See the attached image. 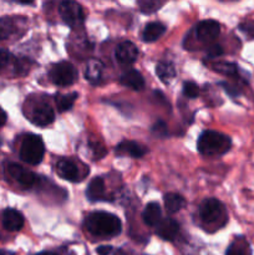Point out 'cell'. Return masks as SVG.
I'll list each match as a JSON object with an SVG mask.
<instances>
[{
    "instance_id": "cell-4",
    "label": "cell",
    "mask_w": 254,
    "mask_h": 255,
    "mask_svg": "<svg viewBox=\"0 0 254 255\" xmlns=\"http://www.w3.org/2000/svg\"><path fill=\"white\" fill-rule=\"evenodd\" d=\"M45 154V146L41 137L36 134H27L20 147V159L25 163L36 166L42 161Z\"/></svg>"
},
{
    "instance_id": "cell-28",
    "label": "cell",
    "mask_w": 254,
    "mask_h": 255,
    "mask_svg": "<svg viewBox=\"0 0 254 255\" xmlns=\"http://www.w3.org/2000/svg\"><path fill=\"white\" fill-rule=\"evenodd\" d=\"M241 30L246 32L249 37H254V20L252 21H246L243 24H241Z\"/></svg>"
},
{
    "instance_id": "cell-13",
    "label": "cell",
    "mask_w": 254,
    "mask_h": 255,
    "mask_svg": "<svg viewBox=\"0 0 254 255\" xmlns=\"http://www.w3.org/2000/svg\"><path fill=\"white\" fill-rule=\"evenodd\" d=\"M146 147L134 141H122L116 147V153L119 156H128L132 158H141L146 154Z\"/></svg>"
},
{
    "instance_id": "cell-16",
    "label": "cell",
    "mask_w": 254,
    "mask_h": 255,
    "mask_svg": "<svg viewBox=\"0 0 254 255\" xmlns=\"http://www.w3.org/2000/svg\"><path fill=\"white\" fill-rule=\"evenodd\" d=\"M86 196L91 202L105 201L106 199V194H105L104 179L100 178V177L92 178L91 182L89 183V187H87Z\"/></svg>"
},
{
    "instance_id": "cell-5",
    "label": "cell",
    "mask_w": 254,
    "mask_h": 255,
    "mask_svg": "<svg viewBox=\"0 0 254 255\" xmlns=\"http://www.w3.org/2000/svg\"><path fill=\"white\" fill-rule=\"evenodd\" d=\"M50 79L55 85L61 87L71 86L77 80V71L74 65L67 61H61L54 65L50 71Z\"/></svg>"
},
{
    "instance_id": "cell-14",
    "label": "cell",
    "mask_w": 254,
    "mask_h": 255,
    "mask_svg": "<svg viewBox=\"0 0 254 255\" xmlns=\"http://www.w3.org/2000/svg\"><path fill=\"white\" fill-rule=\"evenodd\" d=\"M2 226L9 232H17L24 227V217L16 209H5L2 213Z\"/></svg>"
},
{
    "instance_id": "cell-11",
    "label": "cell",
    "mask_w": 254,
    "mask_h": 255,
    "mask_svg": "<svg viewBox=\"0 0 254 255\" xmlns=\"http://www.w3.org/2000/svg\"><path fill=\"white\" fill-rule=\"evenodd\" d=\"M156 227V234L163 241H174L179 234V224L173 218L162 219Z\"/></svg>"
},
{
    "instance_id": "cell-26",
    "label": "cell",
    "mask_w": 254,
    "mask_h": 255,
    "mask_svg": "<svg viewBox=\"0 0 254 255\" xmlns=\"http://www.w3.org/2000/svg\"><path fill=\"white\" fill-rule=\"evenodd\" d=\"M163 1H157V0H139L137 2L139 10H141L143 14H153L156 12L159 7L163 6Z\"/></svg>"
},
{
    "instance_id": "cell-31",
    "label": "cell",
    "mask_w": 254,
    "mask_h": 255,
    "mask_svg": "<svg viewBox=\"0 0 254 255\" xmlns=\"http://www.w3.org/2000/svg\"><path fill=\"white\" fill-rule=\"evenodd\" d=\"M153 133L158 134V136H166L167 134V126L162 121H158L152 128Z\"/></svg>"
},
{
    "instance_id": "cell-33",
    "label": "cell",
    "mask_w": 254,
    "mask_h": 255,
    "mask_svg": "<svg viewBox=\"0 0 254 255\" xmlns=\"http://www.w3.org/2000/svg\"><path fill=\"white\" fill-rule=\"evenodd\" d=\"M6 114H5V111L4 110L1 109V107H0V127L1 126H4L5 124H6Z\"/></svg>"
},
{
    "instance_id": "cell-25",
    "label": "cell",
    "mask_w": 254,
    "mask_h": 255,
    "mask_svg": "<svg viewBox=\"0 0 254 255\" xmlns=\"http://www.w3.org/2000/svg\"><path fill=\"white\" fill-rule=\"evenodd\" d=\"M16 30L15 22L11 17H2L0 19V39H7L12 35V32Z\"/></svg>"
},
{
    "instance_id": "cell-2",
    "label": "cell",
    "mask_w": 254,
    "mask_h": 255,
    "mask_svg": "<svg viewBox=\"0 0 254 255\" xmlns=\"http://www.w3.org/2000/svg\"><path fill=\"white\" fill-rule=\"evenodd\" d=\"M232 141L227 134L207 129L199 136L197 148L203 156H221L231 149Z\"/></svg>"
},
{
    "instance_id": "cell-10",
    "label": "cell",
    "mask_w": 254,
    "mask_h": 255,
    "mask_svg": "<svg viewBox=\"0 0 254 255\" xmlns=\"http://www.w3.org/2000/svg\"><path fill=\"white\" fill-rule=\"evenodd\" d=\"M115 56H116L117 61L122 65H131L138 57V49L136 45L131 41H122L119 44L115 51Z\"/></svg>"
},
{
    "instance_id": "cell-19",
    "label": "cell",
    "mask_w": 254,
    "mask_h": 255,
    "mask_svg": "<svg viewBox=\"0 0 254 255\" xmlns=\"http://www.w3.org/2000/svg\"><path fill=\"white\" fill-rule=\"evenodd\" d=\"M226 255H252V249L244 237H237L227 249Z\"/></svg>"
},
{
    "instance_id": "cell-36",
    "label": "cell",
    "mask_w": 254,
    "mask_h": 255,
    "mask_svg": "<svg viewBox=\"0 0 254 255\" xmlns=\"http://www.w3.org/2000/svg\"><path fill=\"white\" fill-rule=\"evenodd\" d=\"M37 255H56V254L51 253V252H42V253H39Z\"/></svg>"
},
{
    "instance_id": "cell-12",
    "label": "cell",
    "mask_w": 254,
    "mask_h": 255,
    "mask_svg": "<svg viewBox=\"0 0 254 255\" xmlns=\"http://www.w3.org/2000/svg\"><path fill=\"white\" fill-rule=\"evenodd\" d=\"M56 172L61 178L70 182L81 181L80 169L76 164L70 159H60L56 164Z\"/></svg>"
},
{
    "instance_id": "cell-32",
    "label": "cell",
    "mask_w": 254,
    "mask_h": 255,
    "mask_svg": "<svg viewBox=\"0 0 254 255\" xmlns=\"http://www.w3.org/2000/svg\"><path fill=\"white\" fill-rule=\"evenodd\" d=\"M112 247L110 246H101L96 249V253L99 255H109L111 254Z\"/></svg>"
},
{
    "instance_id": "cell-18",
    "label": "cell",
    "mask_w": 254,
    "mask_h": 255,
    "mask_svg": "<svg viewBox=\"0 0 254 255\" xmlns=\"http://www.w3.org/2000/svg\"><path fill=\"white\" fill-rule=\"evenodd\" d=\"M164 31H166V26H164L162 22H149V24H147L146 27H144L142 37H143V41L153 42L156 41V40H158L159 37L164 34Z\"/></svg>"
},
{
    "instance_id": "cell-20",
    "label": "cell",
    "mask_w": 254,
    "mask_h": 255,
    "mask_svg": "<svg viewBox=\"0 0 254 255\" xmlns=\"http://www.w3.org/2000/svg\"><path fill=\"white\" fill-rule=\"evenodd\" d=\"M156 74L163 84H169L176 77V69L169 61H159L156 66Z\"/></svg>"
},
{
    "instance_id": "cell-17",
    "label": "cell",
    "mask_w": 254,
    "mask_h": 255,
    "mask_svg": "<svg viewBox=\"0 0 254 255\" xmlns=\"http://www.w3.org/2000/svg\"><path fill=\"white\" fill-rule=\"evenodd\" d=\"M142 219L149 227H154L162 221V209L158 203H148L142 213Z\"/></svg>"
},
{
    "instance_id": "cell-7",
    "label": "cell",
    "mask_w": 254,
    "mask_h": 255,
    "mask_svg": "<svg viewBox=\"0 0 254 255\" xmlns=\"http://www.w3.org/2000/svg\"><path fill=\"white\" fill-rule=\"evenodd\" d=\"M7 173L22 187V188H31L37 183V177L31 171H27L24 167L16 163H9L6 167Z\"/></svg>"
},
{
    "instance_id": "cell-23",
    "label": "cell",
    "mask_w": 254,
    "mask_h": 255,
    "mask_svg": "<svg viewBox=\"0 0 254 255\" xmlns=\"http://www.w3.org/2000/svg\"><path fill=\"white\" fill-rule=\"evenodd\" d=\"M77 99L76 92H72V94L67 95H57L56 96V106L59 112H66L74 106L75 100Z\"/></svg>"
},
{
    "instance_id": "cell-27",
    "label": "cell",
    "mask_w": 254,
    "mask_h": 255,
    "mask_svg": "<svg viewBox=\"0 0 254 255\" xmlns=\"http://www.w3.org/2000/svg\"><path fill=\"white\" fill-rule=\"evenodd\" d=\"M183 94L184 96L189 99H196L199 95V87L194 82H184L183 84Z\"/></svg>"
},
{
    "instance_id": "cell-6",
    "label": "cell",
    "mask_w": 254,
    "mask_h": 255,
    "mask_svg": "<svg viewBox=\"0 0 254 255\" xmlns=\"http://www.w3.org/2000/svg\"><path fill=\"white\" fill-rule=\"evenodd\" d=\"M59 12L65 24L76 27L84 22L85 15L82 6L76 1H62L60 4Z\"/></svg>"
},
{
    "instance_id": "cell-34",
    "label": "cell",
    "mask_w": 254,
    "mask_h": 255,
    "mask_svg": "<svg viewBox=\"0 0 254 255\" xmlns=\"http://www.w3.org/2000/svg\"><path fill=\"white\" fill-rule=\"evenodd\" d=\"M115 255H133V254H131V253H128V252L120 249V251L116 252V254H115Z\"/></svg>"
},
{
    "instance_id": "cell-8",
    "label": "cell",
    "mask_w": 254,
    "mask_h": 255,
    "mask_svg": "<svg viewBox=\"0 0 254 255\" xmlns=\"http://www.w3.org/2000/svg\"><path fill=\"white\" fill-rule=\"evenodd\" d=\"M221 32V25L216 20H203L196 27V35L198 40L203 42L213 41Z\"/></svg>"
},
{
    "instance_id": "cell-15",
    "label": "cell",
    "mask_w": 254,
    "mask_h": 255,
    "mask_svg": "<svg viewBox=\"0 0 254 255\" xmlns=\"http://www.w3.org/2000/svg\"><path fill=\"white\" fill-rule=\"evenodd\" d=\"M120 82H121L124 86L134 90V91H139V90H142L144 87L143 77H142V75L134 69L125 71L124 74L121 75V77H120Z\"/></svg>"
},
{
    "instance_id": "cell-22",
    "label": "cell",
    "mask_w": 254,
    "mask_h": 255,
    "mask_svg": "<svg viewBox=\"0 0 254 255\" xmlns=\"http://www.w3.org/2000/svg\"><path fill=\"white\" fill-rule=\"evenodd\" d=\"M102 70H104V66H102L101 61H99V60H90V61L87 62L85 76H86V79L89 80L91 84L95 85L101 80Z\"/></svg>"
},
{
    "instance_id": "cell-3",
    "label": "cell",
    "mask_w": 254,
    "mask_h": 255,
    "mask_svg": "<svg viewBox=\"0 0 254 255\" xmlns=\"http://www.w3.org/2000/svg\"><path fill=\"white\" fill-rule=\"evenodd\" d=\"M199 217L202 222L212 228L219 229L226 226L228 221L227 211L223 203L216 198L204 199L199 206Z\"/></svg>"
},
{
    "instance_id": "cell-24",
    "label": "cell",
    "mask_w": 254,
    "mask_h": 255,
    "mask_svg": "<svg viewBox=\"0 0 254 255\" xmlns=\"http://www.w3.org/2000/svg\"><path fill=\"white\" fill-rule=\"evenodd\" d=\"M212 69L219 74L226 75V76H238V66L231 64V62H216V64L212 65Z\"/></svg>"
},
{
    "instance_id": "cell-30",
    "label": "cell",
    "mask_w": 254,
    "mask_h": 255,
    "mask_svg": "<svg viewBox=\"0 0 254 255\" xmlns=\"http://www.w3.org/2000/svg\"><path fill=\"white\" fill-rule=\"evenodd\" d=\"M10 52L5 49H0V70L4 69L10 61Z\"/></svg>"
},
{
    "instance_id": "cell-37",
    "label": "cell",
    "mask_w": 254,
    "mask_h": 255,
    "mask_svg": "<svg viewBox=\"0 0 254 255\" xmlns=\"http://www.w3.org/2000/svg\"><path fill=\"white\" fill-rule=\"evenodd\" d=\"M66 255H75V254L72 253V252H69V254H66Z\"/></svg>"
},
{
    "instance_id": "cell-21",
    "label": "cell",
    "mask_w": 254,
    "mask_h": 255,
    "mask_svg": "<svg viewBox=\"0 0 254 255\" xmlns=\"http://www.w3.org/2000/svg\"><path fill=\"white\" fill-rule=\"evenodd\" d=\"M164 206L168 213L174 214L181 211L186 206V201L181 194L177 193H167L164 196Z\"/></svg>"
},
{
    "instance_id": "cell-29",
    "label": "cell",
    "mask_w": 254,
    "mask_h": 255,
    "mask_svg": "<svg viewBox=\"0 0 254 255\" xmlns=\"http://www.w3.org/2000/svg\"><path fill=\"white\" fill-rule=\"evenodd\" d=\"M207 54H208L209 59H216V57L221 56L223 54V49L219 45H212L208 50H207Z\"/></svg>"
},
{
    "instance_id": "cell-9",
    "label": "cell",
    "mask_w": 254,
    "mask_h": 255,
    "mask_svg": "<svg viewBox=\"0 0 254 255\" xmlns=\"http://www.w3.org/2000/svg\"><path fill=\"white\" fill-rule=\"evenodd\" d=\"M54 120L55 112L50 105L41 102V104L36 105V106L34 107V110H32L31 122L36 125V126H49V125H51L52 122H54Z\"/></svg>"
},
{
    "instance_id": "cell-35",
    "label": "cell",
    "mask_w": 254,
    "mask_h": 255,
    "mask_svg": "<svg viewBox=\"0 0 254 255\" xmlns=\"http://www.w3.org/2000/svg\"><path fill=\"white\" fill-rule=\"evenodd\" d=\"M0 255H15V253L9 251H0Z\"/></svg>"
},
{
    "instance_id": "cell-1",
    "label": "cell",
    "mask_w": 254,
    "mask_h": 255,
    "mask_svg": "<svg viewBox=\"0 0 254 255\" xmlns=\"http://www.w3.org/2000/svg\"><path fill=\"white\" fill-rule=\"evenodd\" d=\"M85 228L92 236L111 238L121 233L122 223L119 217L107 212H94L85 219Z\"/></svg>"
}]
</instances>
